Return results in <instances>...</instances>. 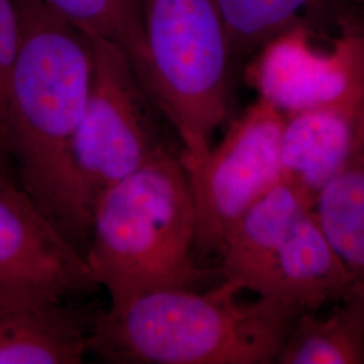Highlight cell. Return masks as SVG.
I'll use <instances>...</instances> for the list:
<instances>
[{"instance_id": "obj_16", "label": "cell", "mask_w": 364, "mask_h": 364, "mask_svg": "<svg viewBox=\"0 0 364 364\" xmlns=\"http://www.w3.org/2000/svg\"><path fill=\"white\" fill-rule=\"evenodd\" d=\"M19 39L18 0H0V174L13 178L9 150L7 105L15 54ZM15 181V180H14Z\"/></svg>"}, {"instance_id": "obj_10", "label": "cell", "mask_w": 364, "mask_h": 364, "mask_svg": "<svg viewBox=\"0 0 364 364\" xmlns=\"http://www.w3.org/2000/svg\"><path fill=\"white\" fill-rule=\"evenodd\" d=\"M364 144V73L336 100L285 117L282 180L316 201Z\"/></svg>"}, {"instance_id": "obj_8", "label": "cell", "mask_w": 364, "mask_h": 364, "mask_svg": "<svg viewBox=\"0 0 364 364\" xmlns=\"http://www.w3.org/2000/svg\"><path fill=\"white\" fill-rule=\"evenodd\" d=\"M96 287L84 252L16 181L0 174V314L69 301Z\"/></svg>"}, {"instance_id": "obj_9", "label": "cell", "mask_w": 364, "mask_h": 364, "mask_svg": "<svg viewBox=\"0 0 364 364\" xmlns=\"http://www.w3.org/2000/svg\"><path fill=\"white\" fill-rule=\"evenodd\" d=\"M363 73L364 22L343 15L326 49L308 23L275 36L252 54L246 78L258 99L289 117L336 100Z\"/></svg>"}, {"instance_id": "obj_11", "label": "cell", "mask_w": 364, "mask_h": 364, "mask_svg": "<svg viewBox=\"0 0 364 364\" xmlns=\"http://www.w3.org/2000/svg\"><path fill=\"white\" fill-rule=\"evenodd\" d=\"M92 324L68 301L0 314V364H77L91 352Z\"/></svg>"}, {"instance_id": "obj_14", "label": "cell", "mask_w": 364, "mask_h": 364, "mask_svg": "<svg viewBox=\"0 0 364 364\" xmlns=\"http://www.w3.org/2000/svg\"><path fill=\"white\" fill-rule=\"evenodd\" d=\"M234 57L254 54L290 27L311 25L328 0H216Z\"/></svg>"}, {"instance_id": "obj_7", "label": "cell", "mask_w": 364, "mask_h": 364, "mask_svg": "<svg viewBox=\"0 0 364 364\" xmlns=\"http://www.w3.org/2000/svg\"><path fill=\"white\" fill-rule=\"evenodd\" d=\"M284 124V114L257 99L205 156L195 159L181 153L195 203L200 262L218 254L240 216L282 181Z\"/></svg>"}, {"instance_id": "obj_5", "label": "cell", "mask_w": 364, "mask_h": 364, "mask_svg": "<svg viewBox=\"0 0 364 364\" xmlns=\"http://www.w3.org/2000/svg\"><path fill=\"white\" fill-rule=\"evenodd\" d=\"M219 273L258 297L320 312L356 281L326 237L312 198L279 181L225 235Z\"/></svg>"}, {"instance_id": "obj_12", "label": "cell", "mask_w": 364, "mask_h": 364, "mask_svg": "<svg viewBox=\"0 0 364 364\" xmlns=\"http://www.w3.org/2000/svg\"><path fill=\"white\" fill-rule=\"evenodd\" d=\"M277 363L364 364V282L356 279L326 316L301 313Z\"/></svg>"}, {"instance_id": "obj_1", "label": "cell", "mask_w": 364, "mask_h": 364, "mask_svg": "<svg viewBox=\"0 0 364 364\" xmlns=\"http://www.w3.org/2000/svg\"><path fill=\"white\" fill-rule=\"evenodd\" d=\"M19 39L9 90V150L16 183L82 252L92 210L75 169L91 92V36L42 0H18Z\"/></svg>"}, {"instance_id": "obj_15", "label": "cell", "mask_w": 364, "mask_h": 364, "mask_svg": "<svg viewBox=\"0 0 364 364\" xmlns=\"http://www.w3.org/2000/svg\"><path fill=\"white\" fill-rule=\"evenodd\" d=\"M50 10L91 36L117 45L132 70L141 64L144 38L138 0H42Z\"/></svg>"}, {"instance_id": "obj_2", "label": "cell", "mask_w": 364, "mask_h": 364, "mask_svg": "<svg viewBox=\"0 0 364 364\" xmlns=\"http://www.w3.org/2000/svg\"><path fill=\"white\" fill-rule=\"evenodd\" d=\"M242 291L223 279L204 291L161 289L109 305L92 321L91 352L111 363H277L301 312Z\"/></svg>"}, {"instance_id": "obj_6", "label": "cell", "mask_w": 364, "mask_h": 364, "mask_svg": "<svg viewBox=\"0 0 364 364\" xmlns=\"http://www.w3.org/2000/svg\"><path fill=\"white\" fill-rule=\"evenodd\" d=\"M91 36V34H90ZM93 78L75 142V169L92 212L99 196L159 156L180 153L124 52L91 36ZM166 122V120H165Z\"/></svg>"}, {"instance_id": "obj_3", "label": "cell", "mask_w": 364, "mask_h": 364, "mask_svg": "<svg viewBox=\"0 0 364 364\" xmlns=\"http://www.w3.org/2000/svg\"><path fill=\"white\" fill-rule=\"evenodd\" d=\"M181 153L156 158L95 203L84 255L111 306L161 289H200L219 273L198 263L195 203Z\"/></svg>"}, {"instance_id": "obj_13", "label": "cell", "mask_w": 364, "mask_h": 364, "mask_svg": "<svg viewBox=\"0 0 364 364\" xmlns=\"http://www.w3.org/2000/svg\"><path fill=\"white\" fill-rule=\"evenodd\" d=\"M314 213L338 257L364 282V144L320 191Z\"/></svg>"}, {"instance_id": "obj_4", "label": "cell", "mask_w": 364, "mask_h": 364, "mask_svg": "<svg viewBox=\"0 0 364 364\" xmlns=\"http://www.w3.org/2000/svg\"><path fill=\"white\" fill-rule=\"evenodd\" d=\"M144 55L134 73L181 144L201 158L231 109L234 53L216 0H138Z\"/></svg>"}]
</instances>
